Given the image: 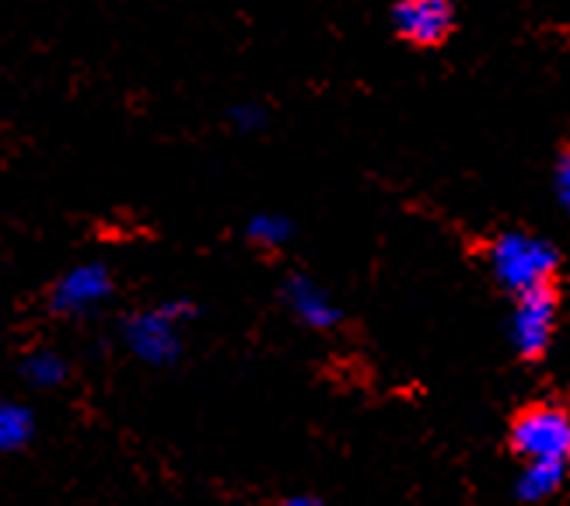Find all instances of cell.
<instances>
[{"mask_svg": "<svg viewBox=\"0 0 570 506\" xmlns=\"http://www.w3.org/2000/svg\"><path fill=\"white\" fill-rule=\"evenodd\" d=\"M557 315H560V297L553 287H539L514 297V308L508 318V339L518 357L535 360L550 349L557 336Z\"/></svg>", "mask_w": 570, "mask_h": 506, "instance_id": "cell-3", "label": "cell"}, {"mask_svg": "<svg viewBox=\"0 0 570 506\" xmlns=\"http://www.w3.org/2000/svg\"><path fill=\"white\" fill-rule=\"evenodd\" d=\"M176 311H186V304H168L165 311H155V315H144L137 325H134V346L144 360H155V364H165L176 357V333H171V318H179Z\"/></svg>", "mask_w": 570, "mask_h": 506, "instance_id": "cell-6", "label": "cell"}, {"mask_svg": "<svg viewBox=\"0 0 570 506\" xmlns=\"http://www.w3.org/2000/svg\"><path fill=\"white\" fill-rule=\"evenodd\" d=\"M553 192H557L560 210L570 217V147L563 150V155L557 158V165H553Z\"/></svg>", "mask_w": 570, "mask_h": 506, "instance_id": "cell-9", "label": "cell"}, {"mask_svg": "<svg viewBox=\"0 0 570 506\" xmlns=\"http://www.w3.org/2000/svg\"><path fill=\"white\" fill-rule=\"evenodd\" d=\"M245 235H249V241H256L259 248H284L294 238V224L284 214L266 210V214H256L249 220Z\"/></svg>", "mask_w": 570, "mask_h": 506, "instance_id": "cell-8", "label": "cell"}, {"mask_svg": "<svg viewBox=\"0 0 570 506\" xmlns=\"http://www.w3.org/2000/svg\"><path fill=\"white\" fill-rule=\"evenodd\" d=\"M274 506H322V503H318V496H312V493H291V496L277 499Z\"/></svg>", "mask_w": 570, "mask_h": 506, "instance_id": "cell-10", "label": "cell"}, {"mask_svg": "<svg viewBox=\"0 0 570 506\" xmlns=\"http://www.w3.org/2000/svg\"><path fill=\"white\" fill-rule=\"evenodd\" d=\"M392 29L410 46H441L455 29V4L449 0H403L392 8Z\"/></svg>", "mask_w": 570, "mask_h": 506, "instance_id": "cell-4", "label": "cell"}, {"mask_svg": "<svg viewBox=\"0 0 570 506\" xmlns=\"http://www.w3.org/2000/svg\"><path fill=\"white\" fill-rule=\"evenodd\" d=\"M511 447L522 462L570 465V413L553 401L529 405L511 423Z\"/></svg>", "mask_w": 570, "mask_h": 506, "instance_id": "cell-2", "label": "cell"}, {"mask_svg": "<svg viewBox=\"0 0 570 506\" xmlns=\"http://www.w3.org/2000/svg\"><path fill=\"white\" fill-rule=\"evenodd\" d=\"M567 472L570 465H560V462H525L514 478V496L522 503H547L563 489Z\"/></svg>", "mask_w": 570, "mask_h": 506, "instance_id": "cell-7", "label": "cell"}, {"mask_svg": "<svg viewBox=\"0 0 570 506\" xmlns=\"http://www.w3.org/2000/svg\"><path fill=\"white\" fill-rule=\"evenodd\" d=\"M284 304H287V311L302 321L305 328H333L343 311H340V304L333 300V294L315 284L312 276H287V284H284Z\"/></svg>", "mask_w": 570, "mask_h": 506, "instance_id": "cell-5", "label": "cell"}, {"mask_svg": "<svg viewBox=\"0 0 570 506\" xmlns=\"http://www.w3.org/2000/svg\"><path fill=\"white\" fill-rule=\"evenodd\" d=\"M487 262H490L493 280L518 297L539 287H553L560 248L550 238L532 235V231H504L493 238Z\"/></svg>", "mask_w": 570, "mask_h": 506, "instance_id": "cell-1", "label": "cell"}, {"mask_svg": "<svg viewBox=\"0 0 570 506\" xmlns=\"http://www.w3.org/2000/svg\"><path fill=\"white\" fill-rule=\"evenodd\" d=\"M235 116H238V122H242V126H259V122H263V116H266V112H263V109H256V106H253V109H238V112H235Z\"/></svg>", "mask_w": 570, "mask_h": 506, "instance_id": "cell-11", "label": "cell"}]
</instances>
